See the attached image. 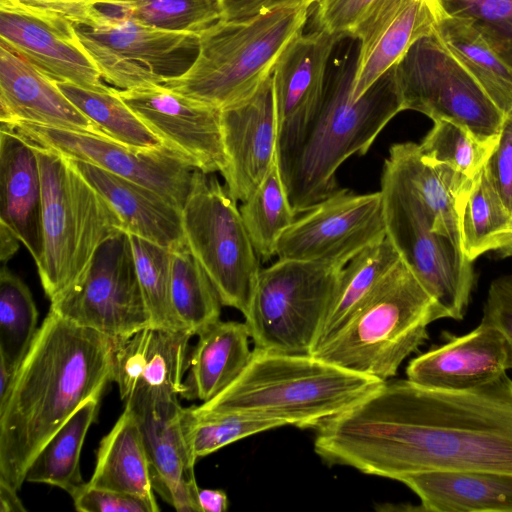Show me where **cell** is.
<instances>
[{
	"label": "cell",
	"mask_w": 512,
	"mask_h": 512,
	"mask_svg": "<svg viewBox=\"0 0 512 512\" xmlns=\"http://www.w3.org/2000/svg\"><path fill=\"white\" fill-rule=\"evenodd\" d=\"M314 450L326 464L396 481L428 471L512 473V379L461 391L386 381L317 428Z\"/></svg>",
	"instance_id": "6da1fadb"
},
{
	"label": "cell",
	"mask_w": 512,
	"mask_h": 512,
	"mask_svg": "<svg viewBox=\"0 0 512 512\" xmlns=\"http://www.w3.org/2000/svg\"><path fill=\"white\" fill-rule=\"evenodd\" d=\"M114 340L49 310L0 406V480L19 490L75 410L113 380Z\"/></svg>",
	"instance_id": "7a4b0ae2"
},
{
	"label": "cell",
	"mask_w": 512,
	"mask_h": 512,
	"mask_svg": "<svg viewBox=\"0 0 512 512\" xmlns=\"http://www.w3.org/2000/svg\"><path fill=\"white\" fill-rule=\"evenodd\" d=\"M356 61L357 55L346 56L327 74L321 103L300 142L278 162L296 215L335 193L341 164L354 154L364 155L389 121L404 110L395 66L352 101Z\"/></svg>",
	"instance_id": "3957f363"
},
{
	"label": "cell",
	"mask_w": 512,
	"mask_h": 512,
	"mask_svg": "<svg viewBox=\"0 0 512 512\" xmlns=\"http://www.w3.org/2000/svg\"><path fill=\"white\" fill-rule=\"evenodd\" d=\"M384 382L313 354L258 348L224 390L193 408L209 414H241L317 429L362 401Z\"/></svg>",
	"instance_id": "277c9868"
},
{
	"label": "cell",
	"mask_w": 512,
	"mask_h": 512,
	"mask_svg": "<svg viewBox=\"0 0 512 512\" xmlns=\"http://www.w3.org/2000/svg\"><path fill=\"white\" fill-rule=\"evenodd\" d=\"M311 6L283 2L236 21L221 20L199 36L198 55L163 84L220 110L252 94L303 29Z\"/></svg>",
	"instance_id": "5b68a950"
},
{
	"label": "cell",
	"mask_w": 512,
	"mask_h": 512,
	"mask_svg": "<svg viewBox=\"0 0 512 512\" xmlns=\"http://www.w3.org/2000/svg\"><path fill=\"white\" fill-rule=\"evenodd\" d=\"M446 314L400 258L345 326L313 355L387 381L426 341L427 327Z\"/></svg>",
	"instance_id": "8992f818"
},
{
	"label": "cell",
	"mask_w": 512,
	"mask_h": 512,
	"mask_svg": "<svg viewBox=\"0 0 512 512\" xmlns=\"http://www.w3.org/2000/svg\"><path fill=\"white\" fill-rule=\"evenodd\" d=\"M33 145L43 196V252L36 266L52 302L85 273L102 243L125 228L117 212L70 158Z\"/></svg>",
	"instance_id": "52a82bcc"
},
{
	"label": "cell",
	"mask_w": 512,
	"mask_h": 512,
	"mask_svg": "<svg viewBox=\"0 0 512 512\" xmlns=\"http://www.w3.org/2000/svg\"><path fill=\"white\" fill-rule=\"evenodd\" d=\"M343 268L278 259L261 269L244 316L254 348L312 354Z\"/></svg>",
	"instance_id": "ba28073f"
},
{
	"label": "cell",
	"mask_w": 512,
	"mask_h": 512,
	"mask_svg": "<svg viewBox=\"0 0 512 512\" xmlns=\"http://www.w3.org/2000/svg\"><path fill=\"white\" fill-rule=\"evenodd\" d=\"M214 173L195 169L181 210L185 242L222 305L248 313L261 271L236 201Z\"/></svg>",
	"instance_id": "9c48e42d"
},
{
	"label": "cell",
	"mask_w": 512,
	"mask_h": 512,
	"mask_svg": "<svg viewBox=\"0 0 512 512\" xmlns=\"http://www.w3.org/2000/svg\"><path fill=\"white\" fill-rule=\"evenodd\" d=\"M380 192L386 237L444 310L446 318L462 320L474 285L473 262L451 239L433 230L418 196L386 161Z\"/></svg>",
	"instance_id": "30bf717a"
},
{
	"label": "cell",
	"mask_w": 512,
	"mask_h": 512,
	"mask_svg": "<svg viewBox=\"0 0 512 512\" xmlns=\"http://www.w3.org/2000/svg\"><path fill=\"white\" fill-rule=\"evenodd\" d=\"M75 30L102 78L122 90L181 76L199 51L198 35L156 28L113 7Z\"/></svg>",
	"instance_id": "8fae6325"
},
{
	"label": "cell",
	"mask_w": 512,
	"mask_h": 512,
	"mask_svg": "<svg viewBox=\"0 0 512 512\" xmlns=\"http://www.w3.org/2000/svg\"><path fill=\"white\" fill-rule=\"evenodd\" d=\"M404 110L448 120L486 142L498 139L503 112L435 33L418 39L395 65Z\"/></svg>",
	"instance_id": "7c38bea8"
},
{
	"label": "cell",
	"mask_w": 512,
	"mask_h": 512,
	"mask_svg": "<svg viewBox=\"0 0 512 512\" xmlns=\"http://www.w3.org/2000/svg\"><path fill=\"white\" fill-rule=\"evenodd\" d=\"M50 309L114 340L152 326L129 233L121 231L102 243L85 273Z\"/></svg>",
	"instance_id": "4fadbf2b"
},
{
	"label": "cell",
	"mask_w": 512,
	"mask_h": 512,
	"mask_svg": "<svg viewBox=\"0 0 512 512\" xmlns=\"http://www.w3.org/2000/svg\"><path fill=\"white\" fill-rule=\"evenodd\" d=\"M385 238L381 192L356 194L339 188L296 218L280 237L276 256L344 268Z\"/></svg>",
	"instance_id": "5bb4252c"
},
{
	"label": "cell",
	"mask_w": 512,
	"mask_h": 512,
	"mask_svg": "<svg viewBox=\"0 0 512 512\" xmlns=\"http://www.w3.org/2000/svg\"><path fill=\"white\" fill-rule=\"evenodd\" d=\"M5 128L37 146L147 186L180 211L184 206L195 168L164 145L136 148L107 136L28 121H15Z\"/></svg>",
	"instance_id": "9a60e30c"
},
{
	"label": "cell",
	"mask_w": 512,
	"mask_h": 512,
	"mask_svg": "<svg viewBox=\"0 0 512 512\" xmlns=\"http://www.w3.org/2000/svg\"><path fill=\"white\" fill-rule=\"evenodd\" d=\"M119 97L157 136L193 168L210 174L227 167L221 110L164 84L117 89Z\"/></svg>",
	"instance_id": "2e32d148"
},
{
	"label": "cell",
	"mask_w": 512,
	"mask_h": 512,
	"mask_svg": "<svg viewBox=\"0 0 512 512\" xmlns=\"http://www.w3.org/2000/svg\"><path fill=\"white\" fill-rule=\"evenodd\" d=\"M124 403L139 423L155 493L176 511L201 512L194 474L197 459L184 434L178 399L136 393Z\"/></svg>",
	"instance_id": "e0dca14e"
},
{
	"label": "cell",
	"mask_w": 512,
	"mask_h": 512,
	"mask_svg": "<svg viewBox=\"0 0 512 512\" xmlns=\"http://www.w3.org/2000/svg\"><path fill=\"white\" fill-rule=\"evenodd\" d=\"M341 37L316 29L294 38L273 70L278 162L300 142L324 93L327 65Z\"/></svg>",
	"instance_id": "ac0fdd59"
},
{
	"label": "cell",
	"mask_w": 512,
	"mask_h": 512,
	"mask_svg": "<svg viewBox=\"0 0 512 512\" xmlns=\"http://www.w3.org/2000/svg\"><path fill=\"white\" fill-rule=\"evenodd\" d=\"M221 126L228 160L222 173L225 188L236 202H243L278 159L273 75L248 97L222 109Z\"/></svg>",
	"instance_id": "d6986e66"
},
{
	"label": "cell",
	"mask_w": 512,
	"mask_h": 512,
	"mask_svg": "<svg viewBox=\"0 0 512 512\" xmlns=\"http://www.w3.org/2000/svg\"><path fill=\"white\" fill-rule=\"evenodd\" d=\"M0 42L56 82L111 88L69 22L0 7Z\"/></svg>",
	"instance_id": "ffe728a7"
},
{
	"label": "cell",
	"mask_w": 512,
	"mask_h": 512,
	"mask_svg": "<svg viewBox=\"0 0 512 512\" xmlns=\"http://www.w3.org/2000/svg\"><path fill=\"white\" fill-rule=\"evenodd\" d=\"M436 0H380L353 30L359 42L351 99L358 100L421 37L434 33Z\"/></svg>",
	"instance_id": "44dd1931"
},
{
	"label": "cell",
	"mask_w": 512,
	"mask_h": 512,
	"mask_svg": "<svg viewBox=\"0 0 512 512\" xmlns=\"http://www.w3.org/2000/svg\"><path fill=\"white\" fill-rule=\"evenodd\" d=\"M511 369V349L505 334L481 319L472 331L456 336L413 358L407 379L439 390H469L497 379Z\"/></svg>",
	"instance_id": "7402d4cb"
},
{
	"label": "cell",
	"mask_w": 512,
	"mask_h": 512,
	"mask_svg": "<svg viewBox=\"0 0 512 512\" xmlns=\"http://www.w3.org/2000/svg\"><path fill=\"white\" fill-rule=\"evenodd\" d=\"M183 330L149 326L114 340L113 382L123 402L145 393L159 399H178L184 392L189 341Z\"/></svg>",
	"instance_id": "603a6c76"
},
{
	"label": "cell",
	"mask_w": 512,
	"mask_h": 512,
	"mask_svg": "<svg viewBox=\"0 0 512 512\" xmlns=\"http://www.w3.org/2000/svg\"><path fill=\"white\" fill-rule=\"evenodd\" d=\"M0 120L5 127L15 121H28L107 136L67 98L54 80L2 42Z\"/></svg>",
	"instance_id": "cb8c5ba5"
},
{
	"label": "cell",
	"mask_w": 512,
	"mask_h": 512,
	"mask_svg": "<svg viewBox=\"0 0 512 512\" xmlns=\"http://www.w3.org/2000/svg\"><path fill=\"white\" fill-rule=\"evenodd\" d=\"M42 182L34 145L14 129L0 130V222L10 227L35 263L43 252Z\"/></svg>",
	"instance_id": "d4e9b609"
},
{
	"label": "cell",
	"mask_w": 512,
	"mask_h": 512,
	"mask_svg": "<svg viewBox=\"0 0 512 512\" xmlns=\"http://www.w3.org/2000/svg\"><path fill=\"white\" fill-rule=\"evenodd\" d=\"M71 160L117 212L126 232L169 249L185 241L181 211L159 193L95 165Z\"/></svg>",
	"instance_id": "484cf974"
},
{
	"label": "cell",
	"mask_w": 512,
	"mask_h": 512,
	"mask_svg": "<svg viewBox=\"0 0 512 512\" xmlns=\"http://www.w3.org/2000/svg\"><path fill=\"white\" fill-rule=\"evenodd\" d=\"M421 508L434 512H512V473L428 471L402 476Z\"/></svg>",
	"instance_id": "4316f807"
},
{
	"label": "cell",
	"mask_w": 512,
	"mask_h": 512,
	"mask_svg": "<svg viewBox=\"0 0 512 512\" xmlns=\"http://www.w3.org/2000/svg\"><path fill=\"white\" fill-rule=\"evenodd\" d=\"M189 352L182 398L208 401L228 387L249 363L246 323L218 320L198 335Z\"/></svg>",
	"instance_id": "83f0119b"
},
{
	"label": "cell",
	"mask_w": 512,
	"mask_h": 512,
	"mask_svg": "<svg viewBox=\"0 0 512 512\" xmlns=\"http://www.w3.org/2000/svg\"><path fill=\"white\" fill-rule=\"evenodd\" d=\"M91 487L135 496L160 510L152 487L149 459L139 423L125 407L117 422L100 442Z\"/></svg>",
	"instance_id": "f1b7e54d"
},
{
	"label": "cell",
	"mask_w": 512,
	"mask_h": 512,
	"mask_svg": "<svg viewBox=\"0 0 512 512\" xmlns=\"http://www.w3.org/2000/svg\"><path fill=\"white\" fill-rule=\"evenodd\" d=\"M461 249L473 262L490 251H512V214L490 184L484 167L457 201Z\"/></svg>",
	"instance_id": "f546056e"
},
{
	"label": "cell",
	"mask_w": 512,
	"mask_h": 512,
	"mask_svg": "<svg viewBox=\"0 0 512 512\" xmlns=\"http://www.w3.org/2000/svg\"><path fill=\"white\" fill-rule=\"evenodd\" d=\"M434 33L503 114L511 111L512 68L482 36L466 20L441 12Z\"/></svg>",
	"instance_id": "4dcf8cb0"
},
{
	"label": "cell",
	"mask_w": 512,
	"mask_h": 512,
	"mask_svg": "<svg viewBox=\"0 0 512 512\" xmlns=\"http://www.w3.org/2000/svg\"><path fill=\"white\" fill-rule=\"evenodd\" d=\"M100 397L87 399L59 427L32 461L25 481L53 485L70 495L86 483L80 471V455Z\"/></svg>",
	"instance_id": "1f68e13d"
},
{
	"label": "cell",
	"mask_w": 512,
	"mask_h": 512,
	"mask_svg": "<svg viewBox=\"0 0 512 512\" xmlns=\"http://www.w3.org/2000/svg\"><path fill=\"white\" fill-rule=\"evenodd\" d=\"M419 144L423 158L432 164L457 197L483 169L496 142H486L469 129L448 120L433 121Z\"/></svg>",
	"instance_id": "d6a6232c"
},
{
	"label": "cell",
	"mask_w": 512,
	"mask_h": 512,
	"mask_svg": "<svg viewBox=\"0 0 512 512\" xmlns=\"http://www.w3.org/2000/svg\"><path fill=\"white\" fill-rule=\"evenodd\" d=\"M400 258L399 253L386 237L379 243L364 249L342 269L337 290L313 353L345 326Z\"/></svg>",
	"instance_id": "836d02e7"
},
{
	"label": "cell",
	"mask_w": 512,
	"mask_h": 512,
	"mask_svg": "<svg viewBox=\"0 0 512 512\" xmlns=\"http://www.w3.org/2000/svg\"><path fill=\"white\" fill-rule=\"evenodd\" d=\"M385 161L418 196L431 219L433 230L461 248L457 197L437 169L423 158L419 144L395 143Z\"/></svg>",
	"instance_id": "e575fe53"
},
{
	"label": "cell",
	"mask_w": 512,
	"mask_h": 512,
	"mask_svg": "<svg viewBox=\"0 0 512 512\" xmlns=\"http://www.w3.org/2000/svg\"><path fill=\"white\" fill-rule=\"evenodd\" d=\"M171 250V298L184 329L193 336L220 320L221 300L186 242Z\"/></svg>",
	"instance_id": "d590c367"
},
{
	"label": "cell",
	"mask_w": 512,
	"mask_h": 512,
	"mask_svg": "<svg viewBox=\"0 0 512 512\" xmlns=\"http://www.w3.org/2000/svg\"><path fill=\"white\" fill-rule=\"evenodd\" d=\"M239 210L259 258L265 262L276 256L280 237L296 220L278 159L255 191L242 202Z\"/></svg>",
	"instance_id": "8d00e7d4"
},
{
	"label": "cell",
	"mask_w": 512,
	"mask_h": 512,
	"mask_svg": "<svg viewBox=\"0 0 512 512\" xmlns=\"http://www.w3.org/2000/svg\"><path fill=\"white\" fill-rule=\"evenodd\" d=\"M56 83L67 98L108 137L136 148L163 145L119 97L115 87L107 91H95L70 83Z\"/></svg>",
	"instance_id": "74e56055"
},
{
	"label": "cell",
	"mask_w": 512,
	"mask_h": 512,
	"mask_svg": "<svg viewBox=\"0 0 512 512\" xmlns=\"http://www.w3.org/2000/svg\"><path fill=\"white\" fill-rule=\"evenodd\" d=\"M38 310L28 286L2 264L0 272V361L17 373L38 331Z\"/></svg>",
	"instance_id": "f35d334b"
},
{
	"label": "cell",
	"mask_w": 512,
	"mask_h": 512,
	"mask_svg": "<svg viewBox=\"0 0 512 512\" xmlns=\"http://www.w3.org/2000/svg\"><path fill=\"white\" fill-rule=\"evenodd\" d=\"M135 266L152 326L183 330L171 298V250L130 234Z\"/></svg>",
	"instance_id": "ab89813d"
},
{
	"label": "cell",
	"mask_w": 512,
	"mask_h": 512,
	"mask_svg": "<svg viewBox=\"0 0 512 512\" xmlns=\"http://www.w3.org/2000/svg\"><path fill=\"white\" fill-rule=\"evenodd\" d=\"M182 426L188 445L198 459L250 435L286 426V423L241 414L201 413L191 406L182 410Z\"/></svg>",
	"instance_id": "60d3db41"
},
{
	"label": "cell",
	"mask_w": 512,
	"mask_h": 512,
	"mask_svg": "<svg viewBox=\"0 0 512 512\" xmlns=\"http://www.w3.org/2000/svg\"><path fill=\"white\" fill-rule=\"evenodd\" d=\"M115 9L156 28L198 36L224 18L220 0H133Z\"/></svg>",
	"instance_id": "b9f144b4"
},
{
	"label": "cell",
	"mask_w": 512,
	"mask_h": 512,
	"mask_svg": "<svg viewBox=\"0 0 512 512\" xmlns=\"http://www.w3.org/2000/svg\"><path fill=\"white\" fill-rule=\"evenodd\" d=\"M440 12L466 20L512 68V0H436Z\"/></svg>",
	"instance_id": "7bdbcfd3"
},
{
	"label": "cell",
	"mask_w": 512,
	"mask_h": 512,
	"mask_svg": "<svg viewBox=\"0 0 512 512\" xmlns=\"http://www.w3.org/2000/svg\"><path fill=\"white\" fill-rule=\"evenodd\" d=\"M133 0H0V7L87 25L101 8L123 9Z\"/></svg>",
	"instance_id": "ee69618b"
},
{
	"label": "cell",
	"mask_w": 512,
	"mask_h": 512,
	"mask_svg": "<svg viewBox=\"0 0 512 512\" xmlns=\"http://www.w3.org/2000/svg\"><path fill=\"white\" fill-rule=\"evenodd\" d=\"M380 0H318L314 19L318 30L350 37L356 26Z\"/></svg>",
	"instance_id": "f6af8a7d"
},
{
	"label": "cell",
	"mask_w": 512,
	"mask_h": 512,
	"mask_svg": "<svg viewBox=\"0 0 512 512\" xmlns=\"http://www.w3.org/2000/svg\"><path fill=\"white\" fill-rule=\"evenodd\" d=\"M485 174L512 214V110L504 114L496 145L484 165Z\"/></svg>",
	"instance_id": "bcb514c9"
},
{
	"label": "cell",
	"mask_w": 512,
	"mask_h": 512,
	"mask_svg": "<svg viewBox=\"0 0 512 512\" xmlns=\"http://www.w3.org/2000/svg\"><path fill=\"white\" fill-rule=\"evenodd\" d=\"M80 512H153L148 503L135 496L100 489L85 483L71 494Z\"/></svg>",
	"instance_id": "7dc6e473"
},
{
	"label": "cell",
	"mask_w": 512,
	"mask_h": 512,
	"mask_svg": "<svg viewBox=\"0 0 512 512\" xmlns=\"http://www.w3.org/2000/svg\"><path fill=\"white\" fill-rule=\"evenodd\" d=\"M482 319L505 334L511 349L512 369V273L502 275L490 284Z\"/></svg>",
	"instance_id": "c3c4849f"
},
{
	"label": "cell",
	"mask_w": 512,
	"mask_h": 512,
	"mask_svg": "<svg viewBox=\"0 0 512 512\" xmlns=\"http://www.w3.org/2000/svg\"><path fill=\"white\" fill-rule=\"evenodd\" d=\"M226 21L242 20L276 6L285 0H220Z\"/></svg>",
	"instance_id": "681fc988"
},
{
	"label": "cell",
	"mask_w": 512,
	"mask_h": 512,
	"mask_svg": "<svg viewBox=\"0 0 512 512\" xmlns=\"http://www.w3.org/2000/svg\"><path fill=\"white\" fill-rule=\"evenodd\" d=\"M198 503L201 512H224L228 508L227 495L220 489L199 488Z\"/></svg>",
	"instance_id": "f907efd6"
},
{
	"label": "cell",
	"mask_w": 512,
	"mask_h": 512,
	"mask_svg": "<svg viewBox=\"0 0 512 512\" xmlns=\"http://www.w3.org/2000/svg\"><path fill=\"white\" fill-rule=\"evenodd\" d=\"M21 243L15 232L6 224L0 222V260L6 264L18 251Z\"/></svg>",
	"instance_id": "816d5d0a"
},
{
	"label": "cell",
	"mask_w": 512,
	"mask_h": 512,
	"mask_svg": "<svg viewBox=\"0 0 512 512\" xmlns=\"http://www.w3.org/2000/svg\"><path fill=\"white\" fill-rule=\"evenodd\" d=\"M17 492V490L0 480V512L26 511V508L17 496Z\"/></svg>",
	"instance_id": "f5cc1de1"
},
{
	"label": "cell",
	"mask_w": 512,
	"mask_h": 512,
	"mask_svg": "<svg viewBox=\"0 0 512 512\" xmlns=\"http://www.w3.org/2000/svg\"><path fill=\"white\" fill-rule=\"evenodd\" d=\"M15 375L0 361V406L5 403L9 396Z\"/></svg>",
	"instance_id": "db71d44e"
},
{
	"label": "cell",
	"mask_w": 512,
	"mask_h": 512,
	"mask_svg": "<svg viewBox=\"0 0 512 512\" xmlns=\"http://www.w3.org/2000/svg\"><path fill=\"white\" fill-rule=\"evenodd\" d=\"M317 1H318V0H316V2H317ZM316 2H315V3H316Z\"/></svg>",
	"instance_id": "11a10c76"
}]
</instances>
